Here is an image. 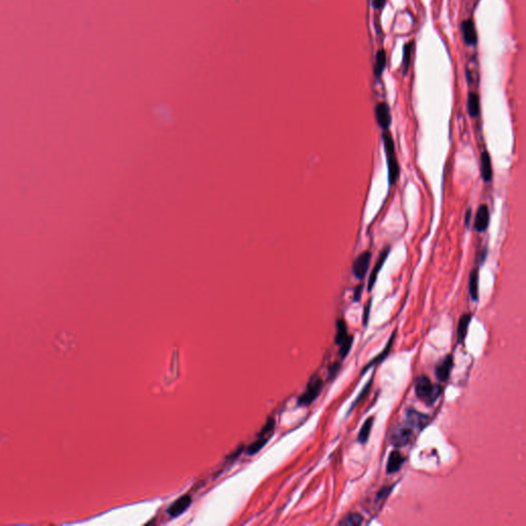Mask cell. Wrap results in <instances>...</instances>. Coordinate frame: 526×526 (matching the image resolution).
<instances>
[{
    "label": "cell",
    "mask_w": 526,
    "mask_h": 526,
    "mask_svg": "<svg viewBox=\"0 0 526 526\" xmlns=\"http://www.w3.org/2000/svg\"><path fill=\"white\" fill-rule=\"evenodd\" d=\"M338 368H339V365H338V364H334L333 366H332L331 370H330V376H334L335 373H336L337 370H338Z\"/></svg>",
    "instance_id": "4dcf8cb0"
},
{
    "label": "cell",
    "mask_w": 526,
    "mask_h": 526,
    "mask_svg": "<svg viewBox=\"0 0 526 526\" xmlns=\"http://www.w3.org/2000/svg\"><path fill=\"white\" fill-rule=\"evenodd\" d=\"M395 335H396V331L394 332L393 335L391 336V338H390V340H389V343H387L385 348H384V349L382 350V352H381L380 355H378L374 360H372L371 363H369V364L364 368V372L367 370V369H368L369 367H371V366H373V365H375V364H377V363H381L384 358L387 357V355H389L390 350H391V348H392V346H393V343H394V339H395Z\"/></svg>",
    "instance_id": "7402d4cb"
},
{
    "label": "cell",
    "mask_w": 526,
    "mask_h": 526,
    "mask_svg": "<svg viewBox=\"0 0 526 526\" xmlns=\"http://www.w3.org/2000/svg\"><path fill=\"white\" fill-rule=\"evenodd\" d=\"M370 309H371V300L368 301V303L366 304V307L364 308V315H363V323H364V326L367 325L368 323V320H369V313H370Z\"/></svg>",
    "instance_id": "83f0119b"
},
{
    "label": "cell",
    "mask_w": 526,
    "mask_h": 526,
    "mask_svg": "<svg viewBox=\"0 0 526 526\" xmlns=\"http://www.w3.org/2000/svg\"><path fill=\"white\" fill-rule=\"evenodd\" d=\"M480 168H481V176L483 178V180L485 182H490L492 180V176H493V171H492V163H491V159H490V155H489V153L487 151H483L482 154H481V158H480Z\"/></svg>",
    "instance_id": "4fadbf2b"
},
{
    "label": "cell",
    "mask_w": 526,
    "mask_h": 526,
    "mask_svg": "<svg viewBox=\"0 0 526 526\" xmlns=\"http://www.w3.org/2000/svg\"><path fill=\"white\" fill-rule=\"evenodd\" d=\"M362 290H363V286L362 285H359L358 287L355 289V291H354V300L355 301L360 300V297H361V294H362Z\"/></svg>",
    "instance_id": "f1b7e54d"
},
{
    "label": "cell",
    "mask_w": 526,
    "mask_h": 526,
    "mask_svg": "<svg viewBox=\"0 0 526 526\" xmlns=\"http://www.w3.org/2000/svg\"><path fill=\"white\" fill-rule=\"evenodd\" d=\"M471 319H472V316H471L470 313H465V315H463L459 318L458 325H457V338L459 343H464V340L467 337Z\"/></svg>",
    "instance_id": "e0dca14e"
},
{
    "label": "cell",
    "mask_w": 526,
    "mask_h": 526,
    "mask_svg": "<svg viewBox=\"0 0 526 526\" xmlns=\"http://www.w3.org/2000/svg\"><path fill=\"white\" fill-rule=\"evenodd\" d=\"M469 292L473 301L479 300V271L473 269L469 276Z\"/></svg>",
    "instance_id": "2e32d148"
},
{
    "label": "cell",
    "mask_w": 526,
    "mask_h": 526,
    "mask_svg": "<svg viewBox=\"0 0 526 526\" xmlns=\"http://www.w3.org/2000/svg\"><path fill=\"white\" fill-rule=\"evenodd\" d=\"M393 489V486L392 487H383L381 490H380L377 492V495H376V501H382V500H385V498L389 496V494L391 493Z\"/></svg>",
    "instance_id": "484cf974"
},
{
    "label": "cell",
    "mask_w": 526,
    "mask_h": 526,
    "mask_svg": "<svg viewBox=\"0 0 526 526\" xmlns=\"http://www.w3.org/2000/svg\"><path fill=\"white\" fill-rule=\"evenodd\" d=\"M452 367H453V358H452L451 355L446 356L436 366L435 374L440 381H446L448 380Z\"/></svg>",
    "instance_id": "30bf717a"
},
{
    "label": "cell",
    "mask_w": 526,
    "mask_h": 526,
    "mask_svg": "<svg viewBox=\"0 0 526 526\" xmlns=\"http://www.w3.org/2000/svg\"><path fill=\"white\" fill-rule=\"evenodd\" d=\"M468 113L472 118H476L480 114V99L478 94L471 91L468 97Z\"/></svg>",
    "instance_id": "ac0fdd59"
},
{
    "label": "cell",
    "mask_w": 526,
    "mask_h": 526,
    "mask_svg": "<svg viewBox=\"0 0 526 526\" xmlns=\"http://www.w3.org/2000/svg\"><path fill=\"white\" fill-rule=\"evenodd\" d=\"M406 415H407L406 420H407V423L409 424L410 428L421 429L426 426L429 421L428 415L417 412V410H408Z\"/></svg>",
    "instance_id": "7c38bea8"
},
{
    "label": "cell",
    "mask_w": 526,
    "mask_h": 526,
    "mask_svg": "<svg viewBox=\"0 0 526 526\" xmlns=\"http://www.w3.org/2000/svg\"><path fill=\"white\" fill-rule=\"evenodd\" d=\"M414 390L417 398L429 405L433 404L438 399L442 391L439 385L433 384L430 378L426 375H421L417 378Z\"/></svg>",
    "instance_id": "7a4b0ae2"
},
{
    "label": "cell",
    "mask_w": 526,
    "mask_h": 526,
    "mask_svg": "<svg viewBox=\"0 0 526 526\" xmlns=\"http://www.w3.org/2000/svg\"><path fill=\"white\" fill-rule=\"evenodd\" d=\"M373 422H374V418L373 417H369L363 423V426H362L361 430H360L359 435H358V441L361 443V444H365V443L368 441L369 436H370L372 427H373Z\"/></svg>",
    "instance_id": "d6986e66"
},
{
    "label": "cell",
    "mask_w": 526,
    "mask_h": 526,
    "mask_svg": "<svg viewBox=\"0 0 526 526\" xmlns=\"http://www.w3.org/2000/svg\"><path fill=\"white\" fill-rule=\"evenodd\" d=\"M382 141H383V148H384L385 156H386L387 171H389V183L392 186L399 180L400 165H399L398 160H397L395 142L391 133L384 131L382 133Z\"/></svg>",
    "instance_id": "6da1fadb"
},
{
    "label": "cell",
    "mask_w": 526,
    "mask_h": 526,
    "mask_svg": "<svg viewBox=\"0 0 526 526\" xmlns=\"http://www.w3.org/2000/svg\"><path fill=\"white\" fill-rule=\"evenodd\" d=\"M323 387L322 378L318 375L312 376L308 384L306 392H304L298 400L299 405H309L315 401L320 395Z\"/></svg>",
    "instance_id": "3957f363"
},
{
    "label": "cell",
    "mask_w": 526,
    "mask_h": 526,
    "mask_svg": "<svg viewBox=\"0 0 526 526\" xmlns=\"http://www.w3.org/2000/svg\"><path fill=\"white\" fill-rule=\"evenodd\" d=\"M273 429H274V420L270 419L269 421L266 422V424L263 427V429L261 430L258 439L256 441H254L252 444L250 445V447L248 448V453L249 454H254V453H256L258 450H260L264 446L265 443L269 441L271 436L272 435Z\"/></svg>",
    "instance_id": "5b68a950"
},
{
    "label": "cell",
    "mask_w": 526,
    "mask_h": 526,
    "mask_svg": "<svg viewBox=\"0 0 526 526\" xmlns=\"http://www.w3.org/2000/svg\"><path fill=\"white\" fill-rule=\"evenodd\" d=\"M470 220H471V209H469V210L467 211L466 217H465V221H466V225H467V226L470 224Z\"/></svg>",
    "instance_id": "1f68e13d"
},
{
    "label": "cell",
    "mask_w": 526,
    "mask_h": 526,
    "mask_svg": "<svg viewBox=\"0 0 526 526\" xmlns=\"http://www.w3.org/2000/svg\"><path fill=\"white\" fill-rule=\"evenodd\" d=\"M347 329L345 322L340 319L336 322V335H335V344L337 345H340L347 337Z\"/></svg>",
    "instance_id": "44dd1931"
},
{
    "label": "cell",
    "mask_w": 526,
    "mask_h": 526,
    "mask_svg": "<svg viewBox=\"0 0 526 526\" xmlns=\"http://www.w3.org/2000/svg\"><path fill=\"white\" fill-rule=\"evenodd\" d=\"M386 65V54L383 50L378 51L376 54V61H375V67H374V73L376 76H381Z\"/></svg>",
    "instance_id": "603a6c76"
},
{
    "label": "cell",
    "mask_w": 526,
    "mask_h": 526,
    "mask_svg": "<svg viewBox=\"0 0 526 526\" xmlns=\"http://www.w3.org/2000/svg\"><path fill=\"white\" fill-rule=\"evenodd\" d=\"M191 505L190 495H183L179 497L177 501H175L169 508V514L172 517H176L185 512L189 506Z\"/></svg>",
    "instance_id": "8fae6325"
},
{
    "label": "cell",
    "mask_w": 526,
    "mask_h": 526,
    "mask_svg": "<svg viewBox=\"0 0 526 526\" xmlns=\"http://www.w3.org/2000/svg\"><path fill=\"white\" fill-rule=\"evenodd\" d=\"M375 118L376 123L383 131H387L392 124L391 109L386 103H378L375 107Z\"/></svg>",
    "instance_id": "52a82bcc"
},
{
    "label": "cell",
    "mask_w": 526,
    "mask_h": 526,
    "mask_svg": "<svg viewBox=\"0 0 526 526\" xmlns=\"http://www.w3.org/2000/svg\"><path fill=\"white\" fill-rule=\"evenodd\" d=\"M412 50H413V41H409L406 43L404 45V50H403V61H402V66H403V69H404V72L406 73L410 66V62H411V54H412Z\"/></svg>",
    "instance_id": "cb8c5ba5"
},
{
    "label": "cell",
    "mask_w": 526,
    "mask_h": 526,
    "mask_svg": "<svg viewBox=\"0 0 526 526\" xmlns=\"http://www.w3.org/2000/svg\"><path fill=\"white\" fill-rule=\"evenodd\" d=\"M403 464H404V456L398 450H393L389 455V459H387V465H386L387 474L397 473L401 469Z\"/></svg>",
    "instance_id": "5bb4252c"
},
{
    "label": "cell",
    "mask_w": 526,
    "mask_h": 526,
    "mask_svg": "<svg viewBox=\"0 0 526 526\" xmlns=\"http://www.w3.org/2000/svg\"><path fill=\"white\" fill-rule=\"evenodd\" d=\"M461 32H463V36L465 42L469 45H475L477 43V32L474 23L471 20L465 21L461 24Z\"/></svg>",
    "instance_id": "9a60e30c"
},
{
    "label": "cell",
    "mask_w": 526,
    "mask_h": 526,
    "mask_svg": "<svg viewBox=\"0 0 526 526\" xmlns=\"http://www.w3.org/2000/svg\"><path fill=\"white\" fill-rule=\"evenodd\" d=\"M372 5L375 10H381L385 5V0H372Z\"/></svg>",
    "instance_id": "f546056e"
},
{
    "label": "cell",
    "mask_w": 526,
    "mask_h": 526,
    "mask_svg": "<svg viewBox=\"0 0 526 526\" xmlns=\"http://www.w3.org/2000/svg\"><path fill=\"white\" fill-rule=\"evenodd\" d=\"M489 221H490V213H489V209L486 205H481L475 215L474 220V227L478 233H484L488 228Z\"/></svg>",
    "instance_id": "9c48e42d"
},
{
    "label": "cell",
    "mask_w": 526,
    "mask_h": 526,
    "mask_svg": "<svg viewBox=\"0 0 526 526\" xmlns=\"http://www.w3.org/2000/svg\"><path fill=\"white\" fill-rule=\"evenodd\" d=\"M390 251H391V247L387 246L381 252L380 256H378L377 261L375 262L373 270H372V272L370 273V276H369V280H368V291L369 292H370L373 289L374 285L376 283V280H377L378 272L381 271V267L383 266L384 262L386 261V258H387V256H389Z\"/></svg>",
    "instance_id": "ba28073f"
},
{
    "label": "cell",
    "mask_w": 526,
    "mask_h": 526,
    "mask_svg": "<svg viewBox=\"0 0 526 526\" xmlns=\"http://www.w3.org/2000/svg\"><path fill=\"white\" fill-rule=\"evenodd\" d=\"M371 383H372V381H369V382H368V383L366 384V386L364 387V390H363V392H362L361 394H360V396L358 397V398H357V400L355 401V403H353V406H352V408L354 407V406H356V405L358 404V402H359L360 400H361V399H363V398H364V397L366 396V394L368 393L369 389H370V387H371ZM352 408H350V409H352Z\"/></svg>",
    "instance_id": "4316f807"
},
{
    "label": "cell",
    "mask_w": 526,
    "mask_h": 526,
    "mask_svg": "<svg viewBox=\"0 0 526 526\" xmlns=\"http://www.w3.org/2000/svg\"><path fill=\"white\" fill-rule=\"evenodd\" d=\"M352 345H353V336H347L345 338V340L344 341L343 344L340 345V354H341V357L343 358H345L347 356V354L349 353L350 348H352Z\"/></svg>",
    "instance_id": "d4e9b609"
},
{
    "label": "cell",
    "mask_w": 526,
    "mask_h": 526,
    "mask_svg": "<svg viewBox=\"0 0 526 526\" xmlns=\"http://www.w3.org/2000/svg\"><path fill=\"white\" fill-rule=\"evenodd\" d=\"M412 435V428L410 427H395L390 434V442L395 447H403L411 441Z\"/></svg>",
    "instance_id": "277c9868"
},
{
    "label": "cell",
    "mask_w": 526,
    "mask_h": 526,
    "mask_svg": "<svg viewBox=\"0 0 526 526\" xmlns=\"http://www.w3.org/2000/svg\"><path fill=\"white\" fill-rule=\"evenodd\" d=\"M363 522V516L359 513H349L341 520L338 525L340 526H360Z\"/></svg>",
    "instance_id": "ffe728a7"
},
{
    "label": "cell",
    "mask_w": 526,
    "mask_h": 526,
    "mask_svg": "<svg viewBox=\"0 0 526 526\" xmlns=\"http://www.w3.org/2000/svg\"><path fill=\"white\" fill-rule=\"evenodd\" d=\"M371 260V252L365 251L360 254L353 263L352 271L358 280H363L369 270V264Z\"/></svg>",
    "instance_id": "8992f818"
}]
</instances>
